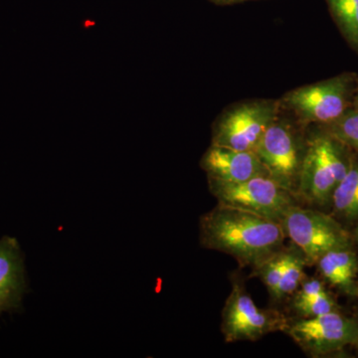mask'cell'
I'll return each instance as SVG.
<instances>
[{
  "mask_svg": "<svg viewBox=\"0 0 358 358\" xmlns=\"http://www.w3.org/2000/svg\"><path fill=\"white\" fill-rule=\"evenodd\" d=\"M281 223L236 207L217 204L200 217L202 247L222 252L241 267H256L282 248Z\"/></svg>",
  "mask_w": 358,
  "mask_h": 358,
  "instance_id": "obj_1",
  "label": "cell"
},
{
  "mask_svg": "<svg viewBox=\"0 0 358 358\" xmlns=\"http://www.w3.org/2000/svg\"><path fill=\"white\" fill-rule=\"evenodd\" d=\"M353 152L324 129L308 141L301 162L296 197L329 211L334 190L348 173Z\"/></svg>",
  "mask_w": 358,
  "mask_h": 358,
  "instance_id": "obj_2",
  "label": "cell"
},
{
  "mask_svg": "<svg viewBox=\"0 0 358 358\" xmlns=\"http://www.w3.org/2000/svg\"><path fill=\"white\" fill-rule=\"evenodd\" d=\"M280 223L286 237L305 256L308 266H315L320 257L331 250L353 243L350 230L329 212L320 209L303 208L294 203Z\"/></svg>",
  "mask_w": 358,
  "mask_h": 358,
  "instance_id": "obj_3",
  "label": "cell"
},
{
  "mask_svg": "<svg viewBox=\"0 0 358 358\" xmlns=\"http://www.w3.org/2000/svg\"><path fill=\"white\" fill-rule=\"evenodd\" d=\"M285 333L313 357L343 352L358 343V320L339 310L289 322Z\"/></svg>",
  "mask_w": 358,
  "mask_h": 358,
  "instance_id": "obj_4",
  "label": "cell"
},
{
  "mask_svg": "<svg viewBox=\"0 0 358 358\" xmlns=\"http://www.w3.org/2000/svg\"><path fill=\"white\" fill-rule=\"evenodd\" d=\"M289 320L274 308H259L239 282L233 284L222 310L221 333L226 343L256 341L275 331H284Z\"/></svg>",
  "mask_w": 358,
  "mask_h": 358,
  "instance_id": "obj_5",
  "label": "cell"
},
{
  "mask_svg": "<svg viewBox=\"0 0 358 358\" xmlns=\"http://www.w3.org/2000/svg\"><path fill=\"white\" fill-rule=\"evenodd\" d=\"M357 84L353 75H341L294 90L285 102L305 121L327 126L352 107Z\"/></svg>",
  "mask_w": 358,
  "mask_h": 358,
  "instance_id": "obj_6",
  "label": "cell"
},
{
  "mask_svg": "<svg viewBox=\"0 0 358 358\" xmlns=\"http://www.w3.org/2000/svg\"><path fill=\"white\" fill-rule=\"evenodd\" d=\"M218 204L236 207L281 222L294 196L268 176H256L238 183L209 182Z\"/></svg>",
  "mask_w": 358,
  "mask_h": 358,
  "instance_id": "obj_7",
  "label": "cell"
},
{
  "mask_svg": "<svg viewBox=\"0 0 358 358\" xmlns=\"http://www.w3.org/2000/svg\"><path fill=\"white\" fill-rule=\"evenodd\" d=\"M274 103H247L227 113L214 129L212 145L254 152L271 124L277 121Z\"/></svg>",
  "mask_w": 358,
  "mask_h": 358,
  "instance_id": "obj_8",
  "label": "cell"
},
{
  "mask_svg": "<svg viewBox=\"0 0 358 358\" xmlns=\"http://www.w3.org/2000/svg\"><path fill=\"white\" fill-rule=\"evenodd\" d=\"M254 152L265 166L268 176L296 197L303 155L301 157L292 129L287 124L275 121L263 134Z\"/></svg>",
  "mask_w": 358,
  "mask_h": 358,
  "instance_id": "obj_9",
  "label": "cell"
},
{
  "mask_svg": "<svg viewBox=\"0 0 358 358\" xmlns=\"http://www.w3.org/2000/svg\"><path fill=\"white\" fill-rule=\"evenodd\" d=\"M201 166L209 182L238 183L268 176L255 152H244L212 145L202 157Z\"/></svg>",
  "mask_w": 358,
  "mask_h": 358,
  "instance_id": "obj_10",
  "label": "cell"
},
{
  "mask_svg": "<svg viewBox=\"0 0 358 358\" xmlns=\"http://www.w3.org/2000/svg\"><path fill=\"white\" fill-rule=\"evenodd\" d=\"M24 256L14 237L0 239V315L22 307L27 289Z\"/></svg>",
  "mask_w": 358,
  "mask_h": 358,
  "instance_id": "obj_11",
  "label": "cell"
},
{
  "mask_svg": "<svg viewBox=\"0 0 358 358\" xmlns=\"http://www.w3.org/2000/svg\"><path fill=\"white\" fill-rule=\"evenodd\" d=\"M315 266L322 281L339 293L355 298L358 287V252L353 243L327 252Z\"/></svg>",
  "mask_w": 358,
  "mask_h": 358,
  "instance_id": "obj_12",
  "label": "cell"
},
{
  "mask_svg": "<svg viewBox=\"0 0 358 358\" xmlns=\"http://www.w3.org/2000/svg\"><path fill=\"white\" fill-rule=\"evenodd\" d=\"M329 212L348 229L358 222V154L355 152L348 173L334 190Z\"/></svg>",
  "mask_w": 358,
  "mask_h": 358,
  "instance_id": "obj_13",
  "label": "cell"
},
{
  "mask_svg": "<svg viewBox=\"0 0 358 358\" xmlns=\"http://www.w3.org/2000/svg\"><path fill=\"white\" fill-rule=\"evenodd\" d=\"M308 262L301 250L296 246L287 248V258L279 284L271 294L275 301L282 300L291 296L300 288L301 282L305 279V268Z\"/></svg>",
  "mask_w": 358,
  "mask_h": 358,
  "instance_id": "obj_14",
  "label": "cell"
},
{
  "mask_svg": "<svg viewBox=\"0 0 358 358\" xmlns=\"http://www.w3.org/2000/svg\"><path fill=\"white\" fill-rule=\"evenodd\" d=\"M343 36L358 51V0H327Z\"/></svg>",
  "mask_w": 358,
  "mask_h": 358,
  "instance_id": "obj_15",
  "label": "cell"
},
{
  "mask_svg": "<svg viewBox=\"0 0 358 358\" xmlns=\"http://www.w3.org/2000/svg\"><path fill=\"white\" fill-rule=\"evenodd\" d=\"M324 129L358 154V110L355 108H350L336 121L324 126Z\"/></svg>",
  "mask_w": 358,
  "mask_h": 358,
  "instance_id": "obj_16",
  "label": "cell"
},
{
  "mask_svg": "<svg viewBox=\"0 0 358 358\" xmlns=\"http://www.w3.org/2000/svg\"><path fill=\"white\" fill-rule=\"evenodd\" d=\"M293 307L301 317H313L326 313L338 312V305L329 292L308 296V298H296L294 296Z\"/></svg>",
  "mask_w": 358,
  "mask_h": 358,
  "instance_id": "obj_17",
  "label": "cell"
},
{
  "mask_svg": "<svg viewBox=\"0 0 358 358\" xmlns=\"http://www.w3.org/2000/svg\"><path fill=\"white\" fill-rule=\"evenodd\" d=\"M286 258L287 248L282 247L281 250L253 268V275L260 278L270 296L279 284Z\"/></svg>",
  "mask_w": 358,
  "mask_h": 358,
  "instance_id": "obj_18",
  "label": "cell"
},
{
  "mask_svg": "<svg viewBox=\"0 0 358 358\" xmlns=\"http://www.w3.org/2000/svg\"><path fill=\"white\" fill-rule=\"evenodd\" d=\"M327 292L326 285L319 278H308L303 279L300 288L296 292V298H308Z\"/></svg>",
  "mask_w": 358,
  "mask_h": 358,
  "instance_id": "obj_19",
  "label": "cell"
},
{
  "mask_svg": "<svg viewBox=\"0 0 358 358\" xmlns=\"http://www.w3.org/2000/svg\"><path fill=\"white\" fill-rule=\"evenodd\" d=\"M350 234H352L353 245L358 252V222L350 228Z\"/></svg>",
  "mask_w": 358,
  "mask_h": 358,
  "instance_id": "obj_20",
  "label": "cell"
},
{
  "mask_svg": "<svg viewBox=\"0 0 358 358\" xmlns=\"http://www.w3.org/2000/svg\"><path fill=\"white\" fill-rule=\"evenodd\" d=\"M352 107L355 108V110H358V79L357 88H355V96H353Z\"/></svg>",
  "mask_w": 358,
  "mask_h": 358,
  "instance_id": "obj_21",
  "label": "cell"
},
{
  "mask_svg": "<svg viewBox=\"0 0 358 358\" xmlns=\"http://www.w3.org/2000/svg\"><path fill=\"white\" fill-rule=\"evenodd\" d=\"M212 1L220 4H231L235 3V2L243 1V0H212Z\"/></svg>",
  "mask_w": 358,
  "mask_h": 358,
  "instance_id": "obj_22",
  "label": "cell"
},
{
  "mask_svg": "<svg viewBox=\"0 0 358 358\" xmlns=\"http://www.w3.org/2000/svg\"><path fill=\"white\" fill-rule=\"evenodd\" d=\"M355 299H357V301H358V287H357V296H355ZM357 310H358V308H357ZM357 320H358V317H357Z\"/></svg>",
  "mask_w": 358,
  "mask_h": 358,
  "instance_id": "obj_23",
  "label": "cell"
},
{
  "mask_svg": "<svg viewBox=\"0 0 358 358\" xmlns=\"http://www.w3.org/2000/svg\"><path fill=\"white\" fill-rule=\"evenodd\" d=\"M355 348H357V352H358V343H357V345H355Z\"/></svg>",
  "mask_w": 358,
  "mask_h": 358,
  "instance_id": "obj_24",
  "label": "cell"
}]
</instances>
